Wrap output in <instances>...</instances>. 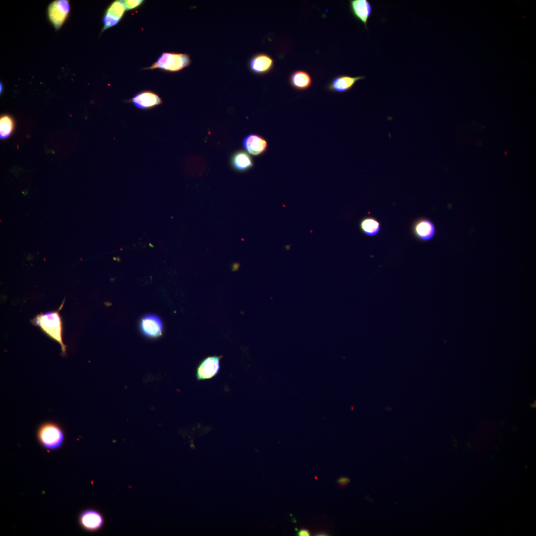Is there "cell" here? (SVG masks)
<instances>
[{"label":"cell","mask_w":536,"mask_h":536,"mask_svg":"<svg viewBox=\"0 0 536 536\" xmlns=\"http://www.w3.org/2000/svg\"><path fill=\"white\" fill-rule=\"evenodd\" d=\"M37 438L45 448L53 450L59 448L64 440V434L59 425L53 422H46L40 425Z\"/></svg>","instance_id":"obj_2"},{"label":"cell","mask_w":536,"mask_h":536,"mask_svg":"<svg viewBox=\"0 0 536 536\" xmlns=\"http://www.w3.org/2000/svg\"><path fill=\"white\" fill-rule=\"evenodd\" d=\"M360 228L362 232L369 236H373L377 234L380 229V223L375 218L366 217L362 219L360 222Z\"/></svg>","instance_id":"obj_16"},{"label":"cell","mask_w":536,"mask_h":536,"mask_svg":"<svg viewBox=\"0 0 536 536\" xmlns=\"http://www.w3.org/2000/svg\"><path fill=\"white\" fill-rule=\"evenodd\" d=\"M103 518L101 514L94 510L83 511L79 516L81 526L85 530L95 531L100 529L103 524Z\"/></svg>","instance_id":"obj_14"},{"label":"cell","mask_w":536,"mask_h":536,"mask_svg":"<svg viewBox=\"0 0 536 536\" xmlns=\"http://www.w3.org/2000/svg\"><path fill=\"white\" fill-rule=\"evenodd\" d=\"M298 534L300 536H308L310 535L309 532L307 530H301L298 533Z\"/></svg>","instance_id":"obj_22"},{"label":"cell","mask_w":536,"mask_h":536,"mask_svg":"<svg viewBox=\"0 0 536 536\" xmlns=\"http://www.w3.org/2000/svg\"><path fill=\"white\" fill-rule=\"evenodd\" d=\"M14 128L13 119L8 115H2L0 119V137L4 139L8 137Z\"/></svg>","instance_id":"obj_17"},{"label":"cell","mask_w":536,"mask_h":536,"mask_svg":"<svg viewBox=\"0 0 536 536\" xmlns=\"http://www.w3.org/2000/svg\"><path fill=\"white\" fill-rule=\"evenodd\" d=\"M143 1V0H124L125 3V5H126V10H131V9H133L134 8H135L137 7V6H138L139 5H140L142 3Z\"/></svg>","instance_id":"obj_20"},{"label":"cell","mask_w":536,"mask_h":536,"mask_svg":"<svg viewBox=\"0 0 536 536\" xmlns=\"http://www.w3.org/2000/svg\"><path fill=\"white\" fill-rule=\"evenodd\" d=\"M141 334L146 337L155 338L160 336L163 332V323L156 315L148 314L141 317L139 323Z\"/></svg>","instance_id":"obj_5"},{"label":"cell","mask_w":536,"mask_h":536,"mask_svg":"<svg viewBox=\"0 0 536 536\" xmlns=\"http://www.w3.org/2000/svg\"><path fill=\"white\" fill-rule=\"evenodd\" d=\"M191 63L190 56L187 54L165 52L147 69L159 68L171 72L179 71L188 67Z\"/></svg>","instance_id":"obj_3"},{"label":"cell","mask_w":536,"mask_h":536,"mask_svg":"<svg viewBox=\"0 0 536 536\" xmlns=\"http://www.w3.org/2000/svg\"><path fill=\"white\" fill-rule=\"evenodd\" d=\"M242 145L245 149L253 156L264 154L268 148L267 140L256 134H249L245 136L242 140Z\"/></svg>","instance_id":"obj_12"},{"label":"cell","mask_w":536,"mask_h":536,"mask_svg":"<svg viewBox=\"0 0 536 536\" xmlns=\"http://www.w3.org/2000/svg\"><path fill=\"white\" fill-rule=\"evenodd\" d=\"M289 82L293 89L298 91H305L311 87L313 80L310 74L306 71L296 70L291 73Z\"/></svg>","instance_id":"obj_15"},{"label":"cell","mask_w":536,"mask_h":536,"mask_svg":"<svg viewBox=\"0 0 536 536\" xmlns=\"http://www.w3.org/2000/svg\"><path fill=\"white\" fill-rule=\"evenodd\" d=\"M230 164L234 171L243 173L252 169L254 163L253 158L247 152L240 149L232 154L230 158Z\"/></svg>","instance_id":"obj_13"},{"label":"cell","mask_w":536,"mask_h":536,"mask_svg":"<svg viewBox=\"0 0 536 536\" xmlns=\"http://www.w3.org/2000/svg\"><path fill=\"white\" fill-rule=\"evenodd\" d=\"M70 9L68 0H56L49 4L47 9L48 17L56 30L60 29L66 21Z\"/></svg>","instance_id":"obj_4"},{"label":"cell","mask_w":536,"mask_h":536,"mask_svg":"<svg viewBox=\"0 0 536 536\" xmlns=\"http://www.w3.org/2000/svg\"><path fill=\"white\" fill-rule=\"evenodd\" d=\"M412 233L417 239L423 242L432 240L435 236L436 229L433 221L428 218L417 219L412 226Z\"/></svg>","instance_id":"obj_7"},{"label":"cell","mask_w":536,"mask_h":536,"mask_svg":"<svg viewBox=\"0 0 536 536\" xmlns=\"http://www.w3.org/2000/svg\"><path fill=\"white\" fill-rule=\"evenodd\" d=\"M129 102L134 107L140 110H150L161 105L162 99L154 92L149 90L143 91L137 93Z\"/></svg>","instance_id":"obj_11"},{"label":"cell","mask_w":536,"mask_h":536,"mask_svg":"<svg viewBox=\"0 0 536 536\" xmlns=\"http://www.w3.org/2000/svg\"><path fill=\"white\" fill-rule=\"evenodd\" d=\"M363 75L352 76L349 75L341 74L335 76L328 83L327 88L328 90L336 93H345L349 91L359 80L364 79Z\"/></svg>","instance_id":"obj_10"},{"label":"cell","mask_w":536,"mask_h":536,"mask_svg":"<svg viewBox=\"0 0 536 536\" xmlns=\"http://www.w3.org/2000/svg\"><path fill=\"white\" fill-rule=\"evenodd\" d=\"M349 8L352 15L361 22L366 30L367 23L373 13L372 5L368 0H350Z\"/></svg>","instance_id":"obj_9"},{"label":"cell","mask_w":536,"mask_h":536,"mask_svg":"<svg viewBox=\"0 0 536 536\" xmlns=\"http://www.w3.org/2000/svg\"><path fill=\"white\" fill-rule=\"evenodd\" d=\"M274 60L268 54L260 53L253 55L248 62L250 70L258 75L266 74L274 67Z\"/></svg>","instance_id":"obj_8"},{"label":"cell","mask_w":536,"mask_h":536,"mask_svg":"<svg viewBox=\"0 0 536 536\" xmlns=\"http://www.w3.org/2000/svg\"><path fill=\"white\" fill-rule=\"evenodd\" d=\"M120 20V19L117 16L105 13L103 18L104 25L102 29V32L106 29L117 25Z\"/></svg>","instance_id":"obj_19"},{"label":"cell","mask_w":536,"mask_h":536,"mask_svg":"<svg viewBox=\"0 0 536 536\" xmlns=\"http://www.w3.org/2000/svg\"><path fill=\"white\" fill-rule=\"evenodd\" d=\"M126 10V7L124 0H117L113 1L109 6L106 10L105 13L114 15L121 19Z\"/></svg>","instance_id":"obj_18"},{"label":"cell","mask_w":536,"mask_h":536,"mask_svg":"<svg viewBox=\"0 0 536 536\" xmlns=\"http://www.w3.org/2000/svg\"><path fill=\"white\" fill-rule=\"evenodd\" d=\"M221 358V355H213L204 358L199 363L196 370L197 380H206L214 377L219 372Z\"/></svg>","instance_id":"obj_6"},{"label":"cell","mask_w":536,"mask_h":536,"mask_svg":"<svg viewBox=\"0 0 536 536\" xmlns=\"http://www.w3.org/2000/svg\"><path fill=\"white\" fill-rule=\"evenodd\" d=\"M337 482L340 486L343 487L349 483L350 479L347 477H342L337 480Z\"/></svg>","instance_id":"obj_21"},{"label":"cell","mask_w":536,"mask_h":536,"mask_svg":"<svg viewBox=\"0 0 536 536\" xmlns=\"http://www.w3.org/2000/svg\"><path fill=\"white\" fill-rule=\"evenodd\" d=\"M63 304L64 302L56 311L37 314L31 320V323L35 326H39L44 333L58 342L61 347L62 355H66L67 346L63 340L62 320L59 313Z\"/></svg>","instance_id":"obj_1"}]
</instances>
